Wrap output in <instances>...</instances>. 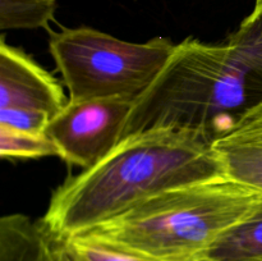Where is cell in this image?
I'll return each instance as SVG.
<instances>
[{"label":"cell","instance_id":"obj_1","mask_svg":"<svg viewBox=\"0 0 262 261\" xmlns=\"http://www.w3.org/2000/svg\"><path fill=\"white\" fill-rule=\"evenodd\" d=\"M205 136L155 129L120 141L104 159L54 191L43 222L66 237L94 229L169 189L223 177Z\"/></svg>","mask_w":262,"mask_h":261},{"label":"cell","instance_id":"obj_2","mask_svg":"<svg viewBox=\"0 0 262 261\" xmlns=\"http://www.w3.org/2000/svg\"><path fill=\"white\" fill-rule=\"evenodd\" d=\"M261 101L227 41L188 37L133 101L120 141L155 129L189 130L214 141Z\"/></svg>","mask_w":262,"mask_h":261},{"label":"cell","instance_id":"obj_3","mask_svg":"<svg viewBox=\"0 0 262 261\" xmlns=\"http://www.w3.org/2000/svg\"><path fill=\"white\" fill-rule=\"evenodd\" d=\"M261 197L223 176L156 194L87 232L156 260L197 261Z\"/></svg>","mask_w":262,"mask_h":261},{"label":"cell","instance_id":"obj_4","mask_svg":"<svg viewBox=\"0 0 262 261\" xmlns=\"http://www.w3.org/2000/svg\"><path fill=\"white\" fill-rule=\"evenodd\" d=\"M177 44L166 37L129 42L91 27L50 31L49 49L69 101H135L159 76Z\"/></svg>","mask_w":262,"mask_h":261},{"label":"cell","instance_id":"obj_5","mask_svg":"<svg viewBox=\"0 0 262 261\" xmlns=\"http://www.w3.org/2000/svg\"><path fill=\"white\" fill-rule=\"evenodd\" d=\"M132 101L99 99L68 101L45 133L67 164L89 169L119 143Z\"/></svg>","mask_w":262,"mask_h":261},{"label":"cell","instance_id":"obj_6","mask_svg":"<svg viewBox=\"0 0 262 261\" xmlns=\"http://www.w3.org/2000/svg\"><path fill=\"white\" fill-rule=\"evenodd\" d=\"M58 79L22 49L0 42V109L38 113L51 120L68 104Z\"/></svg>","mask_w":262,"mask_h":261},{"label":"cell","instance_id":"obj_7","mask_svg":"<svg viewBox=\"0 0 262 261\" xmlns=\"http://www.w3.org/2000/svg\"><path fill=\"white\" fill-rule=\"evenodd\" d=\"M225 177L262 193V101L212 141Z\"/></svg>","mask_w":262,"mask_h":261},{"label":"cell","instance_id":"obj_8","mask_svg":"<svg viewBox=\"0 0 262 261\" xmlns=\"http://www.w3.org/2000/svg\"><path fill=\"white\" fill-rule=\"evenodd\" d=\"M0 261H78L69 238L43 219L8 214L0 219Z\"/></svg>","mask_w":262,"mask_h":261},{"label":"cell","instance_id":"obj_9","mask_svg":"<svg viewBox=\"0 0 262 261\" xmlns=\"http://www.w3.org/2000/svg\"><path fill=\"white\" fill-rule=\"evenodd\" d=\"M197 261H262V197L247 216L223 232Z\"/></svg>","mask_w":262,"mask_h":261},{"label":"cell","instance_id":"obj_10","mask_svg":"<svg viewBox=\"0 0 262 261\" xmlns=\"http://www.w3.org/2000/svg\"><path fill=\"white\" fill-rule=\"evenodd\" d=\"M227 42L251 79L262 100V3L256 2L252 12L230 33Z\"/></svg>","mask_w":262,"mask_h":261},{"label":"cell","instance_id":"obj_11","mask_svg":"<svg viewBox=\"0 0 262 261\" xmlns=\"http://www.w3.org/2000/svg\"><path fill=\"white\" fill-rule=\"evenodd\" d=\"M56 12V0H0V28L36 30L50 32Z\"/></svg>","mask_w":262,"mask_h":261},{"label":"cell","instance_id":"obj_12","mask_svg":"<svg viewBox=\"0 0 262 261\" xmlns=\"http://www.w3.org/2000/svg\"><path fill=\"white\" fill-rule=\"evenodd\" d=\"M68 238L78 261H160L94 233L84 232Z\"/></svg>","mask_w":262,"mask_h":261},{"label":"cell","instance_id":"obj_13","mask_svg":"<svg viewBox=\"0 0 262 261\" xmlns=\"http://www.w3.org/2000/svg\"><path fill=\"white\" fill-rule=\"evenodd\" d=\"M0 156L3 159H37L59 156V153L45 132H23L0 125Z\"/></svg>","mask_w":262,"mask_h":261},{"label":"cell","instance_id":"obj_14","mask_svg":"<svg viewBox=\"0 0 262 261\" xmlns=\"http://www.w3.org/2000/svg\"><path fill=\"white\" fill-rule=\"evenodd\" d=\"M256 2H261L262 3V0H256Z\"/></svg>","mask_w":262,"mask_h":261}]
</instances>
